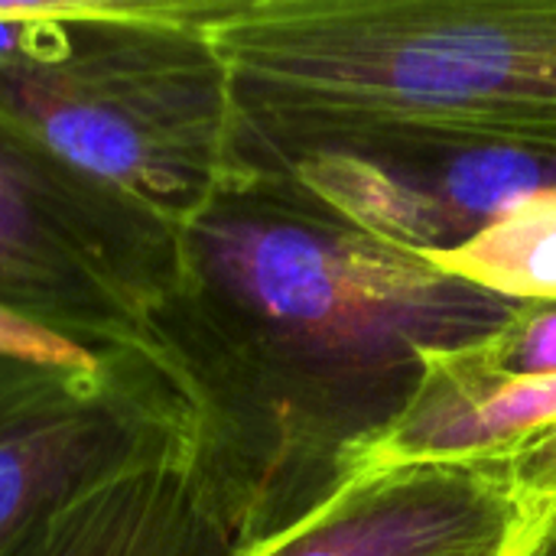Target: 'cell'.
Here are the masks:
<instances>
[{"label": "cell", "instance_id": "6da1fadb", "mask_svg": "<svg viewBox=\"0 0 556 556\" xmlns=\"http://www.w3.org/2000/svg\"><path fill=\"white\" fill-rule=\"evenodd\" d=\"M518 306L345 225L283 176L248 173L179 228L147 345L264 547L352 482L430 355L492 339Z\"/></svg>", "mask_w": 556, "mask_h": 556}, {"label": "cell", "instance_id": "7a4b0ae2", "mask_svg": "<svg viewBox=\"0 0 556 556\" xmlns=\"http://www.w3.org/2000/svg\"><path fill=\"white\" fill-rule=\"evenodd\" d=\"M244 173L345 150L556 156V0H215Z\"/></svg>", "mask_w": 556, "mask_h": 556}, {"label": "cell", "instance_id": "3957f363", "mask_svg": "<svg viewBox=\"0 0 556 556\" xmlns=\"http://www.w3.org/2000/svg\"><path fill=\"white\" fill-rule=\"evenodd\" d=\"M215 0H20L0 16V121L182 228L244 179Z\"/></svg>", "mask_w": 556, "mask_h": 556}, {"label": "cell", "instance_id": "277c9868", "mask_svg": "<svg viewBox=\"0 0 556 556\" xmlns=\"http://www.w3.org/2000/svg\"><path fill=\"white\" fill-rule=\"evenodd\" d=\"M176 235L0 121V306L98 349H150Z\"/></svg>", "mask_w": 556, "mask_h": 556}, {"label": "cell", "instance_id": "5b68a950", "mask_svg": "<svg viewBox=\"0 0 556 556\" xmlns=\"http://www.w3.org/2000/svg\"><path fill=\"white\" fill-rule=\"evenodd\" d=\"M192 443L195 407L153 349L98 375L0 362V556L88 489Z\"/></svg>", "mask_w": 556, "mask_h": 556}, {"label": "cell", "instance_id": "8992f818", "mask_svg": "<svg viewBox=\"0 0 556 556\" xmlns=\"http://www.w3.org/2000/svg\"><path fill=\"white\" fill-rule=\"evenodd\" d=\"M541 541L505 466L485 459L358 476L248 556H531Z\"/></svg>", "mask_w": 556, "mask_h": 556}, {"label": "cell", "instance_id": "52a82bcc", "mask_svg": "<svg viewBox=\"0 0 556 556\" xmlns=\"http://www.w3.org/2000/svg\"><path fill=\"white\" fill-rule=\"evenodd\" d=\"M257 541L199 443L46 515L7 556H248Z\"/></svg>", "mask_w": 556, "mask_h": 556}, {"label": "cell", "instance_id": "ba28073f", "mask_svg": "<svg viewBox=\"0 0 556 556\" xmlns=\"http://www.w3.org/2000/svg\"><path fill=\"white\" fill-rule=\"evenodd\" d=\"M270 176L290 179L345 225L417 254H443L463 244L440 202L401 166L381 156L323 150L300 156Z\"/></svg>", "mask_w": 556, "mask_h": 556}, {"label": "cell", "instance_id": "9c48e42d", "mask_svg": "<svg viewBox=\"0 0 556 556\" xmlns=\"http://www.w3.org/2000/svg\"><path fill=\"white\" fill-rule=\"evenodd\" d=\"M427 257L498 300L556 303V189L518 202L459 248Z\"/></svg>", "mask_w": 556, "mask_h": 556}, {"label": "cell", "instance_id": "30bf717a", "mask_svg": "<svg viewBox=\"0 0 556 556\" xmlns=\"http://www.w3.org/2000/svg\"><path fill=\"white\" fill-rule=\"evenodd\" d=\"M391 163H401L440 202L463 241L502 218L518 202L544 189H556V156L511 147H479Z\"/></svg>", "mask_w": 556, "mask_h": 556}, {"label": "cell", "instance_id": "8fae6325", "mask_svg": "<svg viewBox=\"0 0 556 556\" xmlns=\"http://www.w3.org/2000/svg\"><path fill=\"white\" fill-rule=\"evenodd\" d=\"M124 352L130 349H98L29 316H20L10 306H0V362L62 375H98L111 368Z\"/></svg>", "mask_w": 556, "mask_h": 556}, {"label": "cell", "instance_id": "7c38bea8", "mask_svg": "<svg viewBox=\"0 0 556 556\" xmlns=\"http://www.w3.org/2000/svg\"><path fill=\"white\" fill-rule=\"evenodd\" d=\"M482 355L505 375H556V303H521L511 323L482 342Z\"/></svg>", "mask_w": 556, "mask_h": 556}, {"label": "cell", "instance_id": "4fadbf2b", "mask_svg": "<svg viewBox=\"0 0 556 556\" xmlns=\"http://www.w3.org/2000/svg\"><path fill=\"white\" fill-rule=\"evenodd\" d=\"M495 463L505 466L508 479L515 482L518 495L534 511L547 538L556 518V427L518 440L508 453L495 456Z\"/></svg>", "mask_w": 556, "mask_h": 556}, {"label": "cell", "instance_id": "5bb4252c", "mask_svg": "<svg viewBox=\"0 0 556 556\" xmlns=\"http://www.w3.org/2000/svg\"><path fill=\"white\" fill-rule=\"evenodd\" d=\"M531 556H556V528L547 534V538H544V541H541V544H538V551H534Z\"/></svg>", "mask_w": 556, "mask_h": 556}, {"label": "cell", "instance_id": "9a60e30c", "mask_svg": "<svg viewBox=\"0 0 556 556\" xmlns=\"http://www.w3.org/2000/svg\"><path fill=\"white\" fill-rule=\"evenodd\" d=\"M554 528H556V518H554V525H551V531H554ZM551 531H547V534H551Z\"/></svg>", "mask_w": 556, "mask_h": 556}]
</instances>
